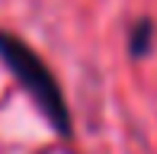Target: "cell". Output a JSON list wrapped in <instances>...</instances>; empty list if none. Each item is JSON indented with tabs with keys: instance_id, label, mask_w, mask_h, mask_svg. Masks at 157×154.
I'll return each instance as SVG.
<instances>
[{
	"instance_id": "obj_1",
	"label": "cell",
	"mask_w": 157,
	"mask_h": 154,
	"mask_svg": "<svg viewBox=\"0 0 157 154\" xmlns=\"http://www.w3.org/2000/svg\"><path fill=\"white\" fill-rule=\"evenodd\" d=\"M0 58L19 77L23 90L32 96V103L42 109V116L52 122V129L58 135L71 132V119H67V106H64V93L58 87V80L52 77V71L45 67V61L32 52L29 45H23L13 36H0Z\"/></svg>"
},
{
	"instance_id": "obj_2",
	"label": "cell",
	"mask_w": 157,
	"mask_h": 154,
	"mask_svg": "<svg viewBox=\"0 0 157 154\" xmlns=\"http://www.w3.org/2000/svg\"><path fill=\"white\" fill-rule=\"evenodd\" d=\"M147 42H151V23L135 26V32H132V55H144Z\"/></svg>"
}]
</instances>
